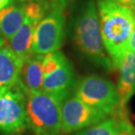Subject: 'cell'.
Instances as JSON below:
<instances>
[{
	"mask_svg": "<svg viewBox=\"0 0 135 135\" xmlns=\"http://www.w3.org/2000/svg\"><path fill=\"white\" fill-rule=\"evenodd\" d=\"M102 40L112 69H118L127 53L135 23V10L114 0L97 2Z\"/></svg>",
	"mask_w": 135,
	"mask_h": 135,
	"instance_id": "6da1fadb",
	"label": "cell"
},
{
	"mask_svg": "<svg viewBox=\"0 0 135 135\" xmlns=\"http://www.w3.org/2000/svg\"><path fill=\"white\" fill-rule=\"evenodd\" d=\"M72 40L76 49L90 63L107 71L112 70L102 40L97 4L87 0L75 13L71 23Z\"/></svg>",
	"mask_w": 135,
	"mask_h": 135,
	"instance_id": "7a4b0ae2",
	"label": "cell"
},
{
	"mask_svg": "<svg viewBox=\"0 0 135 135\" xmlns=\"http://www.w3.org/2000/svg\"><path fill=\"white\" fill-rule=\"evenodd\" d=\"M26 128L34 135L61 133V102L43 90L26 92Z\"/></svg>",
	"mask_w": 135,
	"mask_h": 135,
	"instance_id": "3957f363",
	"label": "cell"
},
{
	"mask_svg": "<svg viewBox=\"0 0 135 135\" xmlns=\"http://www.w3.org/2000/svg\"><path fill=\"white\" fill-rule=\"evenodd\" d=\"M73 94L108 116H113L119 110L117 86L101 75H89L76 81Z\"/></svg>",
	"mask_w": 135,
	"mask_h": 135,
	"instance_id": "277c9868",
	"label": "cell"
},
{
	"mask_svg": "<svg viewBox=\"0 0 135 135\" xmlns=\"http://www.w3.org/2000/svg\"><path fill=\"white\" fill-rule=\"evenodd\" d=\"M26 129V92L20 79L0 95V133L14 135Z\"/></svg>",
	"mask_w": 135,
	"mask_h": 135,
	"instance_id": "5b68a950",
	"label": "cell"
},
{
	"mask_svg": "<svg viewBox=\"0 0 135 135\" xmlns=\"http://www.w3.org/2000/svg\"><path fill=\"white\" fill-rule=\"evenodd\" d=\"M63 7H55L42 18L35 29L33 40V52L37 55L59 50L65 40V14Z\"/></svg>",
	"mask_w": 135,
	"mask_h": 135,
	"instance_id": "8992f818",
	"label": "cell"
},
{
	"mask_svg": "<svg viewBox=\"0 0 135 135\" xmlns=\"http://www.w3.org/2000/svg\"><path fill=\"white\" fill-rule=\"evenodd\" d=\"M106 113L90 106L74 94L61 103V133H73L107 118Z\"/></svg>",
	"mask_w": 135,
	"mask_h": 135,
	"instance_id": "52a82bcc",
	"label": "cell"
},
{
	"mask_svg": "<svg viewBox=\"0 0 135 135\" xmlns=\"http://www.w3.org/2000/svg\"><path fill=\"white\" fill-rule=\"evenodd\" d=\"M75 83L74 67L67 59L57 69L44 77L42 90L62 103L73 94Z\"/></svg>",
	"mask_w": 135,
	"mask_h": 135,
	"instance_id": "ba28073f",
	"label": "cell"
},
{
	"mask_svg": "<svg viewBox=\"0 0 135 135\" xmlns=\"http://www.w3.org/2000/svg\"><path fill=\"white\" fill-rule=\"evenodd\" d=\"M117 85L119 95V110H126V104L135 93V51H128L119 67Z\"/></svg>",
	"mask_w": 135,
	"mask_h": 135,
	"instance_id": "9c48e42d",
	"label": "cell"
},
{
	"mask_svg": "<svg viewBox=\"0 0 135 135\" xmlns=\"http://www.w3.org/2000/svg\"><path fill=\"white\" fill-rule=\"evenodd\" d=\"M22 62L9 45L0 47V95L12 88L18 81Z\"/></svg>",
	"mask_w": 135,
	"mask_h": 135,
	"instance_id": "30bf717a",
	"label": "cell"
},
{
	"mask_svg": "<svg viewBox=\"0 0 135 135\" xmlns=\"http://www.w3.org/2000/svg\"><path fill=\"white\" fill-rule=\"evenodd\" d=\"M38 24L39 23L36 21L25 16V20L20 28L10 40H8L10 47L21 62H24L33 55V34Z\"/></svg>",
	"mask_w": 135,
	"mask_h": 135,
	"instance_id": "8fae6325",
	"label": "cell"
},
{
	"mask_svg": "<svg viewBox=\"0 0 135 135\" xmlns=\"http://www.w3.org/2000/svg\"><path fill=\"white\" fill-rule=\"evenodd\" d=\"M43 55L33 54L31 57L22 62L20 82L26 92L41 91L44 75L42 70Z\"/></svg>",
	"mask_w": 135,
	"mask_h": 135,
	"instance_id": "7c38bea8",
	"label": "cell"
},
{
	"mask_svg": "<svg viewBox=\"0 0 135 135\" xmlns=\"http://www.w3.org/2000/svg\"><path fill=\"white\" fill-rule=\"evenodd\" d=\"M130 124L127 110H118L113 116L75 132L72 135H121L124 129Z\"/></svg>",
	"mask_w": 135,
	"mask_h": 135,
	"instance_id": "4fadbf2b",
	"label": "cell"
},
{
	"mask_svg": "<svg viewBox=\"0 0 135 135\" xmlns=\"http://www.w3.org/2000/svg\"><path fill=\"white\" fill-rule=\"evenodd\" d=\"M25 6L22 2H12L0 10V32L4 38L10 40L25 20Z\"/></svg>",
	"mask_w": 135,
	"mask_h": 135,
	"instance_id": "5bb4252c",
	"label": "cell"
},
{
	"mask_svg": "<svg viewBox=\"0 0 135 135\" xmlns=\"http://www.w3.org/2000/svg\"><path fill=\"white\" fill-rule=\"evenodd\" d=\"M67 59L64 54L60 50L44 55L42 59V70L44 77L57 69Z\"/></svg>",
	"mask_w": 135,
	"mask_h": 135,
	"instance_id": "9a60e30c",
	"label": "cell"
},
{
	"mask_svg": "<svg viewBox=\"0 0 135 135\" xmlns=\"http://www.w3.org/2000/svg\"><path fill=\"white\" fill-rule=\"evenodd\" d=\"M46 10H47V6L43 3L39 1L31 2L26 4L25 16L36 21L37 23H40L42 18L45 17Z\"/></svg>",
	"mask_w": 135,
	"mask_h": 135,
	"instance_id": "2e32d148",
	"label": "cell"
},
{
	"mask_svg": "<svg viewBox=\"0 0 135 135\" xmlns=\"http://www.w3.org/2000/svg\"><path fill=\"white\" fill-rule=\"evenodd\" d=\"M128 51H135V23H134L133 32H132V34L130 36V39H129L128 41L127 52Z\"/></svg>",
	"mask_w": 135,
	"mask_h": 135,
	"instance_id": "e0dca14e",
	"label": "cell"
},
{
	"mask_svg": "<svg viewBox=\"0 0 135 135\" xmlns=\"http://www.w3.org/2000/svg\"><path fill=\"white\" fill-rule=\"evenodd\" d=\"M114 1L135 10V0H114Z\"/></svg>",
	"mask_w": 135,
	"mask_h": 135,
	"instance_id": "ac0fdd59",
	"label": "cell"
},
{
	"mask_svg": "<svg viewBox=\"0 0 135 135\" xmlns=\"http://www.w3.org/2000/svg\"><path fill=\"white\" fill-rule=\"evenodd\" d=\"M15 0H0V10L3 9L4 7L7 6L8 4H10L11 3L14 2Z\"/></svg>",
	"mask_w": 135,
	"mask_h": 135,
	"instance_id": "d6986e66",
	"label": "cell"
},
{
	"mask_svg": "<svg viewBox=\"0 0 135 135\" xmlns=\"http://www.w3.org/2000/svg\"><path fill=\"white\" fill-rule=\"evenodd\" d=\"M55 1L57 2L58 5H60L61 7H64L68 3H69L71 0H55Z\"/></svg>",
	"mask_w": 135,
	"mask_h": 135,
	"instance_id": "ffe728a7",
	"label": "cell"
},
{
	"mask_svg": "<svg viewBox=\"0 0 135 135\" xmlns=\"http://www.w3.org/2000/svg\"><path fill=\"white\" fill-rule=\"evenodd\" d=\"M5 44V38L4 37V35L1 33V32H0V47H2V46H4Z\"/></svg>",
	"mask_w": 135,
	"mask_h": 135,
	"instance_id": "44dd1931",
	"label": "cell"
},
{
	"mask_svg": "<svg viewBox=\"0 0 135 135\" xmlns=\"http://www.w3.org/2000/svg\"><path fill=\"white\" fill-rule=\"evenodd\" d=\"M18 1H20V2H34V1H41V0H18Z\"/></svg>",
	"mask_w": 135,
	"mask_h": 135,
	"instance_id": "7402d4cb",
	"label": "cell"
}]
</instances>
